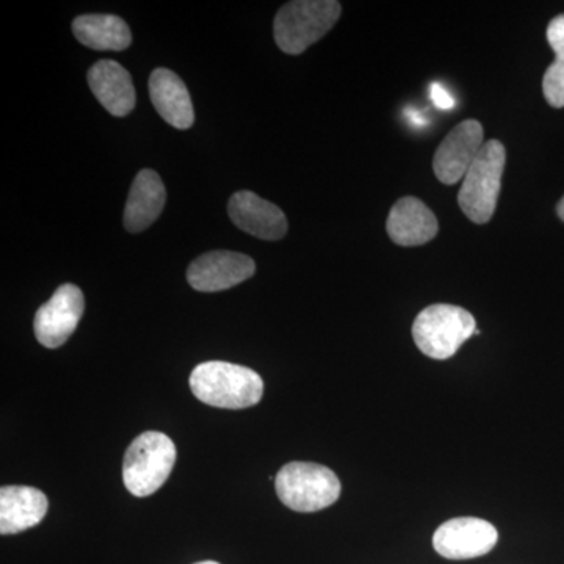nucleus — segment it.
Returning a JSON list of instances; mask_svg holds the SVG:
<instances>
[{
  "mask_svg": "<svg viewBox=\"0 0 564 564\" xmlns=\"http://www.w3.org/2000/svg\"><path fill=\"white\" fill-rule=\"evenodd\" d=\"M193 395L221 410H245L262 400L263 381L258 372L237 364L209 361L195 367L191 377Z\"/></svg>",
  "mask_w": 564,
  "mask_h": 564,
  "instance_id": "1",
  "label": "nucleus"
},
{
  "mask_svg": "<svg viewBox=\"0 0 564 564\" xmlns=\"http://www.w3.org/2000/svg\"><path fill=\"white\" fill-rule=\"evenodd\" d=\"M336 0H293L285 3L274 18L273 32L278 47L289 55L303 54L323 39L339 21Z\"/></svg>",
  "mask_w": 564,
  "mask_h": 564,
  "instance_id": "2",
  "label": "nucleus"
},
{
  "mask_svg": "<svg viewBox=\"0 0 564 564\" xmlns=\"http://www.w3.org/2000/svg\"><path fill=\"white\" fill-rule=\"evenodd\" d=\"M282 503L296 513H315L337 502L340 480L329 467L317 463L285 464L274 477Z\"/></svg>",
  "mask_w": 564,
  "mask_h": 564,
  "instance_id": "3",
  "label": "nucleus"
},
{
  "mask_svg": "<svg viewBox=\"0 0 564 564\" xmlns=\"http://www.w3.org/2000/svg\"><path fill=\"white\" fill-rule=\"evenodd\" d=\"M176 447L166 434L141 433L132 441L122 463V480L135 497H148L165 485L176 463Z\"/></svg>",
  "mask_w": 564,
  "mask_h": 564,
  "instance_id": "4",
  "label": "nucleus"
},
{
  "mask_svg": "<svg viewBox=\"0 0 564 564\" xmlns=\"http://www.w3.org/2000/svg\"><path fill=\"white\" fill-rule=\"evenodd\" d=\"M507 162V151L500 141H486L469 172L462 181L458 204L470 221L486 225L491 220L499 202L500 185Z\"/></svg>",
  "mask_w": 564,
  "mask_h": 564,
  "instance_id": "5",
  "label": "nucleus"
},
{
  "mask_svg": "<svg viewBox=\"0 0 564 564\" xmlns=\"http://www.w3.org/2000/svg\"><path fill=\"white\" fill-rule=\"evenodd\" d=\"M477 332L474 315L454 304H432L415 317L414 343L429 358H452Z\"/></svg>",
  "mask_w": 564,
  "mask_h": 564,
  "instance_id": "6",
  "label": "nucleus"
},
{
  "mask_svg": "<svg viewBox=\"0 0 564 564\" xmlns=\"http://www.w3.org/2000/svg\"><path fill=\"white\" fill-rule=\"evenodd\" d=\"M85 311L84 293L74 284H63L50 302L40 307L33 322L36 339L46 348L62 347L76 332Z\"/></svg>",
  "mask_w": 564,
  "mask_h": 564,
  "instance_id": "7",
  "label": "nucleus"
},
{
  "mask_svg": "<svg viewBox=\"0 0 564 564\" xmlns=\"http://www.w3.org/2000/svg\"><path fill=\"white\" fill-rule=\"evenodd\" d=\"M499 541L491 522L480 518H455L433 534L434 551L447 560H473L489 554Z\"/></svg>",
  "mask_w": 564,
  "mask_h": 564,
  "instance_id": "8",
  "label": "nucleus"
},
{
  "mask_svg": "<svg viewBox=\"0 0 564 564\" xmlns=\"http://www.w3.org/2000/svg\"><path fill=\"white\" fill-rule=\"evenodd\" d=\"M484 126L475 120L459 122L443 140L433 159L437 180L445 185L463 181L481 148L485 147Z\"/></svg>",
  "mask_w": 564,
  "mask_h": 564,
  "instance_id": "9",
  "label": "nucleus"
},
{
  "mask_svg": "<svg viewBox=\"0 0 564 564\" xmlns=\"http://www.w3.org/2000/svg\"><path fill=\"white\" fill-rule=\"evenodd\" d=\"M256 273L250 256L234 251H212L199 256L187 270V281L198 292H220L236 288Z\"/></svg>",
  "mask_w": 564,
  "mask_h": 564,
  "instance_id": "10",
  "label": "nucleus"
},
{
  "mask_svg": "<svg viewBox=\"0 0 564 564\" xmlns=\"http://www.w3.org/2000/svg\"><path fill=\"white\" fill-rule=\"evenodd\" d=\"M229 217L237 228L262 240H281L288 234L284 212L252 192L234 193Z\"/></svg>",
  "mask_w": 564,
  "mask_h": 564,
  "instance_id": "11",
  "label": "nucleus"
},
{
  "mask_svg": "<svg viewBox=\"0 0 564 564\" xmlns=\"http://www.w3.org/2000/svg\"><path fill=\"white\" fill-rule=\"evenodd\" d=\"M386 228L392 242L400 247H421L432 242L440 231L436 215L414 196L393 204Z\"/></svg>",
  "mask_w": 564,
  "mask_h": 564,
  "instance_id": "12",
  "label": "nucleus"
},
{
  "mask_svg": "<svg viewBox=\"0 0 564 564\" xmlns=\"http://www.w3.org/2000/svg\"><path fill=\"white\" fill-rule=\"evenodd\" d=\"M47 497L31 486L0 489V534H17L36 527L46 518Z\"/></svg>",
  "mask_w": 564,
  "mask_h": 564,
  "instance_id": "13",
  "label": "nucleus"
},
{
  "mask_svg": "<svg viewBox=\"0 0 564 564\" xmlns=\"http://www.w3.org/2000/svg\"><path fill=\"white\" fill-rule=\"evenodd\" d=\"M88 85L104 109L113 117H126L135 107L131 74L120 63L101 61L91 66Z\"/></svg>",
  "mask_w": 564,
  "mask_h": 564,
  "instance_id": "14",
  "label": "nucleus"
},
{
  "mask_svg": "<svg viewBox=\"0 0 564 564\" xmlns=\"http://www.w3.org/2000/svg\"><path fill=\"white\" fill-rule=\"evenodd\" d=\"M150 96L159 115L173 128L191 129L195 121V110L191 93L173 70L159 68L151 74Z\"/></svg>",
  "mask_w": 564,
  "mask_h": 564,
  "instance_id": "15",
  "label": "nucleus"
},
{
  "mask_svg": "<svg viewBox=\"0 0 564 564\" xmlns=\"http://www.w3.org/2000/svg\"><path fill=\"white\" fill-rule=\"evenodd\" d=\"M165 185L158 173L141 170L132 182L124 209V228L129 232H141L158 220L165 207Z\"/></svg>",
  "mask_w": 564,
  "mask_h": 564,
  "instance_id": "16",
  "label": "nucleus"
},
{
  "mask_svg": "<svg viewBox=\"0 0 564 564\" xmlns=\"http://www.w3.org/2000/svg\"><path fill=\"white\" fill-rule=\"evenodd\" d=\"M73 32L84 46L95 51H124L132 43L131 29L113 14H84L76 18Z\"/></svg>",
  "mask_w": 564,
  "mask_h": 564,
  "instance_id": "17",
  "label": "nucleus"
},
{
  "mask_svg": "<svg viewBox=\"0 0 564 564\" xmlns=\"http://www.w3.org/2000/svg\"><path fill=\"white\" fill-rule=\"evenodd\" d=\"M549 44L555 52V62L549 66L543 77V91L545 101L555 109L564 107V14L554 18L549 24Z\"/></svg>",
  "mask_w": 564,
  "mask_h": 564,
  "instance_id": "18",
  "label": "nucleus"
},
{
  "mask_svg": "<svg viewBox=\"0 0 564 564\" xmlns=\"http://www.w3.org/2000/svg\"><path fill=\"white\" fill-rule=\"evenodd\" d=\"M430 95H432V101L437 109L441 110H451L455 107V99L451 93L447 91V88L443 87V85L434 82L432 87H430Z\"/></svg>",
  "mask_w": 564,
  "mask_h": 564,
  "instance_id": "19",
  "label": "nucleus"
},
{
  "mask_svg": "<svg viewBox=\"0 0 564 564\" xmlns=\"http://www.w3.org/2000/svg\"><path fill=\"white\" fill-rule=\"evenodd\" d=\"M556 214H558V217L564 221V196L562 202L558 203V206H556Z\"/></svg>",
  "mask_w": 564,
  "mask_h": 564,
  "instance_id": "20",
  "label": "nucleus"
},
{
  "mask_svg": "<svg viewBox=\"0 0 564 564\" xmlns=\"http://www.w3.org/2000/svg\"><path fill=\"white\" fill-rule=\"evenodd\" d=\"M195 564H220V563L210 562V560H207V562H199V563H195Z\"/></svg>",
  "mask_w": 564,
  "mask_h": 564,
  "instance_id": "21",
  "label": "nucleus"
}]
</instances>
